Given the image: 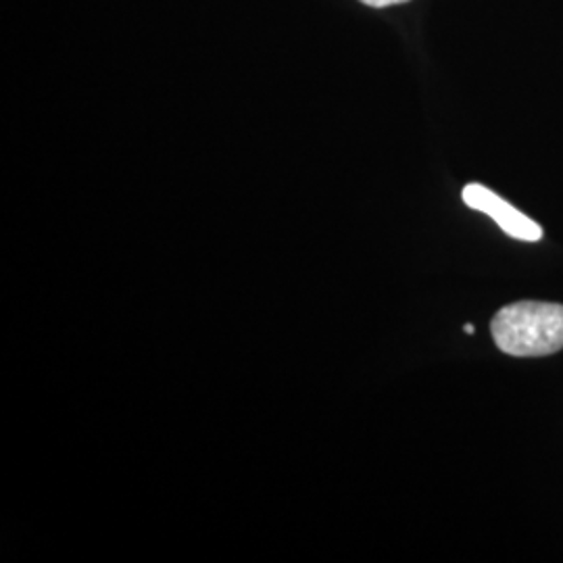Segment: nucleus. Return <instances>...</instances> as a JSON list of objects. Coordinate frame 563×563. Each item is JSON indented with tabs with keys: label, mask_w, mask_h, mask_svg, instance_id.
<instances>
[{
	"label": "nucleus",
	"mask_w": 563,
	"mask_h": 563,
	"mask_svg": "<svg viewBox=\"0 0 563 563\" xmlns=\"http://www.w3.org/2000/svg\"><path fill=\"white\" fill-rule=\"evenodd\" d=\"M497 346L511 357H544L563 349V305L520 301L505 305L490 322Z\"/></svg>",
	"instance_id": "f257e3e1"
},
{
	"label": "nucleus",
	"mask_w": 563,
	"mask_h": 563,
	"mask_svg": "<svg viewBox=\"0 0 563 563\" xmlns=\"http://www.w3.org/2000/svg\"><path fill=\"white\" fill-rule=\"evenodd\" d=\"M462 199L470 209L483 211L488 218L499 223L505 234L516 241L539 242L543 239V228L514 205L501 199L497 192L488 190L483 184H467L463 188Z\"/></svg>",
	"instance_id": "f03ea898"
},
{
	"label": "nucleus",
	"mask_w": 563,
	"mask_h": 563,
	"mask_svg": "<svg viewBox=\"0 0 563 563\" xmlns=\"http://www.w3.org/2000/svg\"><path fill=\"white\" fill-rule=\"evenodd\" d=\"M365 7L369 9H388V7H399V4H407L411 0H360Z\"/></svg>",
	"instance_id": "7ed1b4c3"
},
{
	"label": "nucleus",
	"mask_w": 563,
	"mask_h": 563,
	"mask_svg": "<svg viewBox=\"0 0 563 563\" xmlns=\"http://www.w3.org/2000/svg\"><path fill=\"white\" fill-rule=\"evenodd\" d=\"M465 332H467V334H472V332H474V325H472V323H467V325H465Z\"/></svg>",
	"instance_id": "20e7f679"
}]
</instances>
